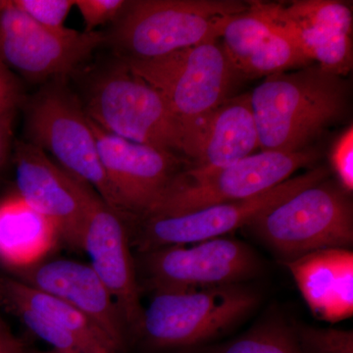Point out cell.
<instances>
[{
  "instance_id": "obj_1",
  "label": "cell",
  "mask_w": 353,
  "mask_h": 353,
  "mask_svg": "<svg viewBox=\"0 0 353 353\" xmlns=\"http://www.w3.org/2000/svg\"><path fill=\"white\" fill-rule=\"evenodd\" d=\"M343 77L310 64L266 77L250 92L261 152H297L343 119L350 103Z\"/></svg>"
},
{
  "instance_id": "obj_2",
  "label": "cell",
  "mask_w": 353,
  "mask_h": 353,
  "mask_svg": "<svg viewBox=\"0 0 353 353\" xmlns=\"http://www.w3.org/2000/svg\"><path fill=\"white\" fill-rule=\"evenodd\" d=\"M250 2L234 0H137L105 32V46L122 60L157 59L175 51L219 39L230 18Z\"/></svg>"
},
{
  "instance_id": "obj_3",
  "label": "cell",
  "mask_w": 353,
  "mask_h": 353,
  "mask_svg": "<svg viewBox=\"0 0 353 353\" xmlns=\"http://www.w3.org/2000/svg\"><path fill=\"white\" fill-rule=\"evenodd\" d=\"M82 103L88 118L104 131L189 157V136L163 95L122 60L92 74Z\"/></svg>"
},
{
  "instance_id": "obj_4",
  "label": "cell",
  "mask_w": 353,
  "mask_h": 353,
  "mask_svg": "<svg viewBox=\"0 0 353 353\" xmlns=\"http://www.w3.org/2000/svg\"><path fill=\"white\" fill-rule=\"evenodd\" d=\"M22 108L28 143L50 153L67 173L92 188L117 210L90 118L82 101L66 85V79L44 83L25 99Z\"/></svg>"
},
{
  "instance_id": "obj_5",
  "label": "cell",
  "mask_w": 353,
  "mask_h": 353,
  "mask_svg": "<svg viewBox=\"0 0 353 353\" xmlns=\"http://www.w3.org/2000/svg\"><path fill=\"white\" fill-rule=\"evenodd\" d=\"M284 261L353 243L350 194L328 178L299 190L246 226Z\"/></svg>"
},
{
  "instance_id": "obj_6",
  "label": "cell",
  "mask_w": 353,
  "mask_h": 353,
  "mask_svg": "<svg viewBox=\"0 0 353 353\" xmlns=\"http://www.w3.org/2000/svg\"><path fill=\"white\" fill-rule=\"evenodd\" d=\"M122 61L163 95L189 136L190 158L197 125L233 97L241 79L218 39L157 59Z\"/></svg>"
},
{
  "instance_id": "obj_7",
  "label": "cell",
  "mask_w": 353,
  "mask_h": 353,
  "mask_svg": "<svg viewBox=\"0 0 353 353\" xmlns=\"http://www.w3.org/2000/svg\"><path fill=\"white\" fill-rule=\"evenodd\" d=\"M259 303L245 284L158 292L143 310L139 334L153 347H194L229 331Z\"/></svg>"
},
{
  "instance_id": "obj_8",
  "label": "cell",
  "mask_w": 353,
  "mask_h": 353,
  "mask_svg": "<svg viewBox=\"0 0 353 353\" xmlns=\"http://www.w3.org/2000/svg\"><path fill=\"white\" fill-rule=\"evenodd\" d=\"M319 157L318 150L307 148L297 152L253 153L219 168L190 167L176 176L150 217L185 214L250 199L285 182L294 172L314 164Z\"/></svg>"
},
{
  "instance_id": "obj_9",
  "label": "cell",
  "mask_w": 353,
  "mask_h": 353,
  "mask_svg": "<svg viewBox=\"0 0 353 353\" xmlns=\"http://www.w3.org/2000/svg\"><path fill=\"white\" fill-rule=\"evenodd\" d=\"M105 43V32L48 29L0 0V62L32 82L66 79Z\"/></svg>"
},
{
  "instance_id": "obj_10",
  "label": "cell",
  "mask_w": 353,
  "mask_h": 353,
  "mask_svg": "<svg viewBox=\"0 0 353 353\" xmlns=\"http://www.w3.org/2000/svg\"><path fill=\"white\" fill-rule=\"evenodd\" d=\"M143 252V280L153 294L243 284L261 270L250 246L220 238Z\"/></svg>"
},
{
  "instance_id": "obj_11",
  "label": "cell",
  "mask_w": 353,
  "mask_h": 353,
  "mask_svg": "<svg viewBox=\"0 0 353 353\" xmlns=\"http://www.w3.org/2000/svg\"><path fill=\"white\" fill-rule=\"evenodd\" d=\"M328 176L326 167L318 166L250 199L217 204L185 214L146 218L136 241L139 250L143 253L166 246L190 245L226 236L248 226L265 211L304 188L321 182Z\"/></svg>"
},
{
  "instance_id": "obj_12",
  "label": "cell",
  "mask_w": 353,
  "mask_h": 353,
  "mask_svg": "<svg viewBox=\"0 0 353 353\" xmlns=\"http://www.w3.org/2000/svg\"><path fill=\"white\" fill-rule=\"evenodd\" d=\"M12 155L16 194L50 221L67 245L83 250L85 224L97 192L27 141H15Z\"/></svg>"
},
{
  "instance_id": "obj_13",
  "label": "cell",
  "mask_w": 353,
  "mask_h": 353,
  "mask_svg": "<svg viewBox=\"0 0 353 353\" xmlns=\"http://www.w3.org/2000/svg\"><path fill=\"white\" fill-rule=\"evenodd\" d=\"M90 124L116 208L125 217H150L183 171V160L176 153L110 134L92 120Z\"/></svg>"
},
{
  "instance_id": "obj_14",
  "label": "cell",
  "mask_w": 353,
  "mask_h": 353,
  "mask_svg": "<svg viewBox=\"0 0 353 353\" xmlns=\"http://www.w3.org/2000/svg\"><path fill=\"white\" fill-rule=\"evenodd\" d=\"M125 218L97 194L88 213L83 250L90 255V266L110 292L127 329L139 334L145 308Z\"/></svg>"
},
{
  "instance_id": "obj_15",
  "label": "cell",
  "mask_w": 353,
  "mask_h": 353,
  "mask_svg": "<svg viewBox=\"0 0 353 353\" xmlns=\"http://www.w3.org/2000/svg\"><path fill=\"white\" fill-rule=\"evenodd\" d=\"M14 273L21 282L78 309L122 352L126 345V324L110 292L90 264L70 259H46Z\"/></svg>"
},
{
  "instance_id": "obj_16",
  "label": "cell",
  "mask_w": 353,
  "mask_h": 353,
  "mask_svg": "<svg viewBox=\"0 0 353 353\" xmlns=\"http://www.w3.org/2000/svg\"><path fill=\"white\" fill-rule=\"evenodd\" d=\"M220 38L241 78H266L313 63L296 43L250 6L245 12L230 18Z\"/></svg>"
},
{
  "instance_id": "obj_17",
  "label": "cell",
  "mask_w": 353,
  "mask_h": 353,
  "mask_svg": "<svg viewBox=\"0 0 353 353\" xmlns=\"http://www.w3.org/2000/svg\"><path fill=\"white\" fill-rule=\"evenodd\" d=\"M284 264L312 314L338 323L353 314V253L350 248H325Z\"/></svg>"
},
{
  "instance_id": "obj_18",
  "label": "cell",
  "mask_w": 353,
  "mask_h": 353,
  "mask_svg": "<svg viewBox=\"0 0 353 353\" xmlns=\"http://www.w3.org/2000/svg\"><path fill=\"white\" fill-rule=\"evenodd\" d=\"M259 134L250 92L221 103L197 125L194 136V166L219 168L252 155Z\"/></svg>"
},
{
  "instance_id": "obj_19",
  "label": "cell",
  "mask_w": 353,
  "mask_h": 353,
  "mask_svg": "<svg viewBox=\"0 0 353 353\" xmlns=\"http://www.w3.org/2000/svg\"><path fill=\"white\" fill-rule=\"evenodd\" d=\"M59 240L54 225L17 194L0 201V262L11 271L43 261Z\"/></svg>"
},
{
  "instance_id": "obj_20",
  "label": "cell",
  "mask_w": 353,
  "mask_h": 353,
  "mask_svg": "<svg viewBox=\"0 0 353 353\" xmlns=\"http://www.w3.org/2000/svg\"><path fill=\"white\" fill-rule=\"evenodd\" d=\"M17 303L32 309L82 341L90 353H120L108 334L90 318L62 299L16 278L0 277V304Z\"/></svg>"
},
{
  "instance_id": "obj_21",
  "label": "cell",
  "mask_w": 353,
  "mask_h": 353,
  "mask_svg": "<svg viewBox=\"0 0 353 353\" xmlns=\"http://www.w3.org/2000/svg\"><path fill=\"white\" fill-rule=\"evenodd\" d=\"M210 353H303L296 328L283 320L270 319L252 327L239 338Z\"/></svg>"
},
{
  "instance_id": "obj_22",
  "label": "cell",
  "mask_w": 353,
  "mask_h": 353,
  "mask_svg": "<svg viewBox=\"0 0 353 353\" xmlns=\"http://www.w3.org/2000/svg\"><path fill=\"white\" fill-rule=\"evenodd\" d=\"M290 19L303 24L352 34V9L336 0H299L284 6Z\"/></svg>"
},
{
  "instance_id": "obj_23",
  "label": "cell",
  "mask_w": 353,
  "mask_h": 353,
  "mask_svg": "<svg viewBox=\"0 0 353 353\" xmlns=\"http://www.w3.org/2000/svg\"><path fill=\"white\" fill-rule=\"evenodd\" d=\"M25 99L17 77L0 62V173L12 154L14 123Z\"/></svg>"
},
{
  "instance_id": "obj_24",
  "label": "cell",
  "mask_w": 353,
  "mask_h": 353,
  "mask_svg": "<svg viewBox=\"0 0 353 353\" xmlns=\"http://www.w3.org/2000/svg\"><path fill=\"white\" fill-rule=\"evenodd\" d=\"M0 308L15 316L32 334L50 345L52 350L66 353H90L75 336L36 311L17 303H2Z\"/></svg>"
},
{
  "instance_id": "obj_25",
  "label": "cell",
  "mask_w": 353,
  "mask_h": 353,
  "mask_svg": "<svg viewBox=\"0 0 353 353\" xmlns=\"http://www.w3.org/2000/svg\"><path fill=\"white\" fill-rule=\"evenodd\" d=\"M296 332L303 353H353L352 331L301 325Z\"/></svg>"
},
{
  "instance_id": "obj_26",
  "label": "cell",
  "mask_w": 353,
  "mask_h": 353,
  "mask_svg": "<svg viewBox=\"0 0 353 353\" xmlns=\"http://www.w3.org/2000/svg\"><path fill=\"white\" fill-rule=\"evenodd\" d=\"M14 6L34 22L51 30L64 29L75 0H12Z\"/></svg>"
},
{
  "instance_id": "obj_27",
  "label": "cell",
  "mask_w": 353,
  "mask_h": 353,
  "mask_svg": "<svg viewBox=\"0 0 353 353\" xmlns=\"http://www.w3.org/2000/svg\"><path fill=\"white\" fill-rule=\"evenodd\" d=\"M126 4L125 0H75V6L85 22V32H95L99 26L115 22Z\"/></svg>"
},
{
  "instance_id": "obj_28",
  "label": "cell",
  "mask_w": 353,
  "mask_h": 353,
  "mask_svg": "<svg viewBox=\"0 0 353 353\" xmlns=\"http://www.w3.org/2000/svg\"><path fill=\"white\" fill-rule=\"evenodd\" d=\"M332 168L341 188L352 194L353 190V128L352 125L334 141L331 150Z\"/></svg>"
},
{
  "instance_id": "obj_29",
  "label": "cell",
  "mask_w": 353,
  "mask_h": 353,
  "mask_svg": "<svg viewBox=\"0 0 353 353\" xmlns=\"http://www.w3.org/2000/svg\"><path fill=\"white\" fill-rule=\"evenodd\" d=\"M0 353H27L6 322L0 316Z\"/></svg>"
},
{
  "instance_id": "obj_30",
  "label": "cell",
  "mask_w": 353,
  "mask_h": 353,
  "mask_svg": "<svg viewBox=\"0 0 353 353\" xmlns=\"http://www.w3.org/2000/svg\"><path fill=\"white\" fill-rule=\"evenodd\" d=\"M38 353H66V352H57V350H50V352H38Z\"/></svg>"
}]
</instances>
